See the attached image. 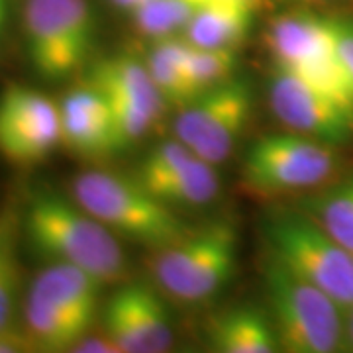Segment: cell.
I'll return each mask as SVG.
<instances>
[{"label": "cell", "mask_w": 353, "mask_h": 353, "mask_svg": "<svg viewBox=\"0 0 353 353\" xmlns=\"http://www.w3.org/2000/svg\"><path fill=\"white\" fill-rule=\"evenodd\" d=\"M24 245L46 263L87 271L104 287L126 279V255L112 230L69 194L41 189L22 201Z\"/></svg>", "instance_id": "1"}, {"label": "cell", "mask_w": 353, "mask_h": 353, "mask_svg": "<svg viewBox=\"0 0 353 353\" xmlns=\"http://www.w3.org/2000/svg\"><path fill=\"white\" fill-rule=\"evenodd\" d=\"M238 257V230L218 218L187 228L176 240L153 250L150 271L157 285L179 303L208 301L234 275Z\"/></svg>", "instance_id": "2"}, {"label": "cell", "mask_w": 353, "mask_h": 353, "mask_svg": "<svg viewBox=\"0 0 353 353\" xmlns=\"http://www.w3.org/2000/svg\"><path fill=\"white\" fill-rule=\"evenodd\" d=\"M69 192L118 238L150 250L171 243L189 228L169 204L159 201L136 176L126 179L110 171L90 169L73 179Z\"/></svg>", "instance_id": "3"}, {"label": "cell", "mask_w": 353, "mask_h": 353, "mask_svg": "<svg viewBox=\"0 0 353 353\" xmlns=\"http://www.w3.org/2000/svg\"><path fill=\"white\" fill-rule=\"evenodd\" d=\"M269 316L287 353H334L343 343L345 314L332 296L269 255L265 265Z\"/></svg>", "instance_id": "4"}, {"label": "cell", "mask_w": 353, "mask_h": 353, "mask_svg": "<svg viewBox=\"0 0 353 353\" xmlns=\"http://www.w3.org/2000/svg\"><path fill=\"white\" fill-rule=\"evenodd\" d=\"M265 238L273 259L324 290L343 312H352L353 252L332 238L312 216L299 212L271 216Z\"/></svg>", "instance_id": "5"}, {"label": "cell", "mask_w": 353, "mask_h": 353, "mask_svg": "<svg viewBox=\"0 0 353 353\" xmlns=\"http://www.w3.org/2000/svg\"><path fill=\"white\" fill-rule=\"evenodd\" d=\"M22 34L32 69L46 81H63L90 57L94 14L88 0H26Z\"/></svg>", "instance_id": "6"}, {"label": "cell", "mask_w": 353, "mask_h": 353, "mask_svg": "<svg viewBox=\"0 0 353 353\" xmlns=\"http://www.w3.org/2000/svg\"><path fill=\"white\" fill-rule=\"evenodd\" d=\"M336 167L330 143L296 132L257 138L243 157V181L255 192L279 194L322 185Z\"/></svg>", "instance_id": "7"}, {"label": "cell", "mask_w": 353, "mask_h": 353, "mask_svg": "<svg viewBox=\"0 0 353 353\" xmlns=\"http://www.w3.org/2000/svg\"><path fill=\"white\" fill-rule=\"evenodd\" d=\"M252 114V88L243 79H230L204 90L181 108L175 136L206 163L226 161Z\"/></svg>", "instance_id": "8"}, {"label": "cell", "mask_w": 353, "mask_h": 353, "mask_svg": "<svg viewBox=\"0 0 353 353\" xmlns=\"http://www.w3.org/2000/svg\"><path fill=\"white\" fill-rule=\"evenodd\" d=\"M61 145L59 104L24 85L0 94V153L16 165H36Z\"/></svg>", "instance_id": "9"}, {"label": "cell", "mask_w": 353, "mask_h": 353, "mask_svg": "<svg viewBox=\"0 0 353 353\" xmlns=\"http://www.w3.org/2000/svg\"><path fill=\"white\" fill-rule=\"evenodd\" d=\"M104 332L122 353H163L173 345L169 310L155 287L124 283L104 306Z\"/></svg>", "instance_id": "10"}, {"label": "cell", "mask_w": 353, "mask_h": 353, "mask_svg": "<svg viewBox=\"0 0 353 353\" xmlns=\"http://www.w3.org/2000/svg\"><path fill=\"white\" fill-rule=\"evenodd\" d=\"M271 108L290 132L326 143L353 136V114L287 69L277 67L271 83Z\"/></svg>", "instance_id": "11"}, {"label": "cell", "mask_w": 353, "mask_h": 353, "mask_svg": "<svg viewBox=\"0 0 353 353\" xmlns=\"http://www.w3.org/2000/svg\"><path fill=\"white\" fill-rule=\"evenodd\" d=\"M59 112L61 145L79 157L99 159L126 150L106 97L87 81L65 94Z\"/></svg>", "instance_id": "12"}, {"label": "cell", "mask_w": 353, "mask_h": 353, "mask_svg": "<svg viewBox=\"0 0 353 353\" xmlns=\"http://www.w3.org/2000/svg\"><path fill=\"white\" fill-rule=\"evenodd\" d=\"M269 46L277 67H296L336 50L334 18L310 12L283 14L271 24Z\"/></svg>", "instance_id": "13"}, {"label": "cell", "mask_w": 353, "mask_h": 353, "mask_svg": "<svg viewBox=\"0 0 353 353\" xmlns=\"http://www.w3.org/2000/svg\"><path fill=\"white\" fill-rule=\"evenodd\" d=\"M104 289L99 279L87 271L65 263H46L28 292L71 312L92 326L99 310V296Z\"/></svg>", "instance_id": "14"}, {"label": "cell", "mask_w": 353, "mask_h": 353, "mask_svg": "<svg viewBox=\"0 0 353 353\" xmlns=\"http://www.w3.org/2000/svg\"><path fill=\"white\" fill-rule=\"evenodd\" d=\"M87 83L99 88L106 97L138 104L157 118L167 106L153 83L148 63H141L130 55H116L99 61L90 69Z\"/></svg>", "instance_id": "15"}, {"label": "cell", "mask_w": 353, "mask_h": 353, "mask_svg": "<svg viewBox=\"0 0 353 353\" xmlns=\"http://www.w3.org/2000/svg\"><path fill=\"white\" fill-rule=\"evenodd\" d=\"M210 345L222 353H275L279 341L271 316L257 306H236L210 326Z\"/></svg>", "instance_id": "16"}, {"label": "cell", "mask_w": 353, "mask_h": 353, "mask_svg": "<svg viewBox=\"0 0 353 353\" xmlns=\"http://www.w3.org/2000/svg\"><path fill=\"white\" fill-rule=\"evenodd\" d=\"M252 18L253 2H206L185 28V39L199 48H238L252 26Z\"/></svg>", "instance_id": "17"}, {"label": "cell", "mask_w": 353, "mask_h": 353, "mask_svg": "<svg viewBox=\"0 0 353 353\" xmlns=\"http://www.w3.org/2000/svg\"><path fill=\"white\" fill-rule=\"evenodd\" d=\"M22 326L36 352L50 353L73 352L77 341L90 330V324L81 318L30 292L26 294Z\"/></svg>", "instance_id": "18"}, {"label": "cell", "mask_w": 353, "mask_h": 353, "mask_svg": "<svg viewBox=\"0 0 353 353\" xmlns=\"http://www.w3.org/2000/svg\"><path fill=\"white\" fill-rule=\"evenodd\" d=\"M22 201L8 199L0 206V330L16 322L14 314L22 285Z\"/></svg>", "instance_id": "19"}, {"label": "cell", "mask_w": 353, "mask_h": 353, "mask_svg": "<svg viewBox=\"0 0 353 353\" xmlns=\"http://www.w3.org/2000/svg\"><path fill=\"white\" fill-rule=\"evenodd\" d=\"M141 185L169 206H202L214 201L220 189L216 165L206 163L199 155H192L185 163L176 165L175 169L167 171L165 175Z\"/></svg>", "instance_id": "20"}, {"label": "cell", "mask_w": 353, "mask_h": 353, "mask_svg": "<svg viewBox=\"0 0 353 353\" xmlns=\"http://www.w3.org/2000/svg\"><path fill=\"white\" fill-rule=\"evenodd\" d=\"M190 43L187 39H155V48L148 57V69L163 101L171 106H187L201 92L196 90L189 71Z\"/></svg>", "instance_id": "21"}, {"label": "cell", "mask_w": 353, "mask_h": 353, "mask_svg": "<svg viewBox=\"0 0 353 353\" xmlns=\"http://www.w3.org/2000/svg\"><path fill=\"white\" fill-rule=\"evenodd\" d=\"M306 214L353 252V179L306 204Z\"/></svg>", "instance_id": "22"}, {"label": "cell", "mask_w": 353, "mask_h": 353, "mask_svg": "<svg viewBox=\"0 0 353 353\" xmlns=\"http://www.w3.org/2000/svg\"><path fill=\"white\" fill-rule=\"evenodd\" d=\"M201 8L196 0H150L134 10V22L139 34L152 39L173 38L185 32L194 12Z\"/></svg>", "instance_id": "23"}, {"label": "cell", "mask_w": 353, "mask_h": 353, "mask_svg": "<svg viewBox=\"0 0 353 353\" xmlns=\"http://www.w3.org/2000/svg\"><path fill=\"white\" fill-rule=\"evenodd\" d=\"M236 48H199L190 43L189 71L199 92L214 88L234 77Z\"/></svg>", "instance_id": "24"}, {"label": "cell", "mask_w": 353, "mask_h": 353, "mask_svg": "<svg viewBox=\"0 0 353 353\" xmlns=\"http://www.w3.org/2000/svg\"><path fill=\"white\" fill-rule=\"evenodd\" d=\"M192 155H196V153L192 152L189 145H185L181 139L155 145L152 152L145 155L143 163L139 165L136 179L139 183H148L152 179L165 175L167 171L175 169L176 165L185 163Z\"/></svg>", "instance_id": "25"}, {"label": "cell", "mask_w": 353, "mask_h": 353, "mask_svg": "<svg viewBox=\"0 0 353 353\" xmlns=\"http://www.w3.org/2000/svg\"><path fill=\"white\" fill-rule=\"evenodd\" d=\"M36 352L28 332L22 324L14 322L0 330V353H30Z\"/></svg>", "instance_id": "26"}, {"label": "cell", "mask_w": 353, "mask_h": 353, "mask_svg": "<svg viewBox=\"0 0 353 353\" xmlns=\"http://www.w3.org/2000/svg\"><path fill=\"white\" fill-rule=\"evenodd\" d=\"M336 26V51L338 57L345 67V71L350 73L353 81V24L350 22H341V20H334Z\"/></svg>", "instance_id": "27"}, {"label": "cell", "mask_w": 353, "mask_h": 353, "mask_svg": "<svg viewBox=\"0 0 353 353\" xmlns=\"http://www.w3.org/2000/svg\"><path fill=\"white\" fill-rule=\"evenodd\" d=\"M73 352L77 353H122L118 343L104 332V334H99V336H90V334H85L81 340L77 341Z\"/></svg>", "instance_id": "28"}, {"label": "cell", "mask_w": 353, "mask_h": 353, "mask_svg": "<svg viewBox=\"0 0 353 353\" xmlns=\"http://www.w3.org/2000/svg\"><path fill=\"white\" fill-rule=\"evenodd\" d=\"M116 8H120V10H128V12L132 14L134 10H138L139 6H143L145 2H150V0H110Z\"/></svg>", "instance_id": "29"}, {"label": "cell", "mask_w": 353, "mask_h": 353, "mask_svg": "<svg viewBox=\"0 0 353 353\" xmlns=\"http://www.w3.org/2000/svg\"><path fill=\"white\" fill-rule=\"evenodd\" d=\"M8 16H10V0H0V39H2L4 32H6Z\"/></svg>", "instance_id": "30"}, {"label": "cell", "mask_w": 353, "mask_h": 353, "mask_svg": "<svg viewBox=\"0 0 353 353\" xmlns=\"http://www.w3.org/2000/svg\"><path fill=\"white\" fill-rule=\"evenodd\" d=\"M196 2H199V4H206V2H214V0H196ZM241 2H255V0H241Z\"/></svg>", "instance_id": "31"}, {"label": "cell", "mask_w": 353, "mask_h": 353, "mask_svg": "<svg viewBox=\"0 0 353 353\" xmlns=\"http://www.w3.org/2000/svg\"><path fill=\"white\" fill-rule=\"evenodd\" d=\"M350 316H352V322H350V334H352V340H353V310L350 312Z\"/></svg>", "instance_id": "32"}, {"label": "cell", "mask_w": 353, "mask_h": 353, "mask_svg": "<svg viewBox=\"0 0 353 353\" xmlns=\"http://www.w3.org/2000/svg\"><path fill=\"white\" fill-rule=\"evenodd\" d=\"M290 2H314V0H290Z\"/></svg>", "instance_id": "33"}]
</instances>
